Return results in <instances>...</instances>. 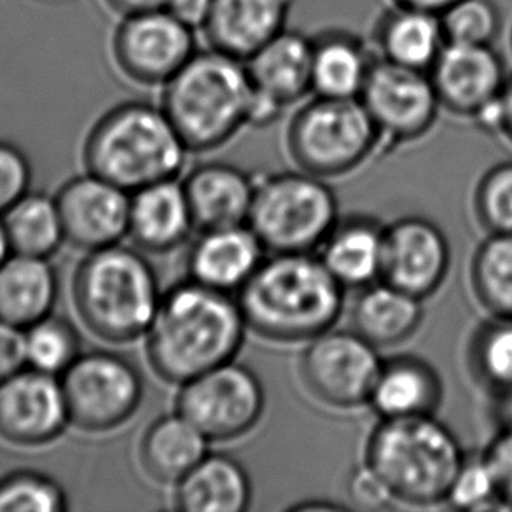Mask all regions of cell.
<instances>
[{"label":"cell","instance_id":"1","mask_svg":"<svg viewBox=\"0 0 512 512\" xmlns=\"http://www.w3.org/2000/svg\"><path fill=\"white\" fill-rule=\"evenodd\" d=\"M247 322L238 299L187 278L163 292L146 336L149 366L161 380L182 385L235 360Z\"/></svg>","mask_w":512,"mask_h":512},{"label":"cell","instance_id":"2","mask_svg":"<svg viewBox=\"0 0 512 512\" xmlns=\"http://www.w3.org/2000/svg\"><path fill=\"white\" fill-rule=\"evenodd\" d=\"M238 303L252 333L280 345L308 343L333 329L345 308V287L313 254L264 257Z\"/></svg>","mask_w":512,"mask_h":512},{"label":"cell","instance_id":"3","mask_svg":"<svg viewBox=\"0 0 512 512\" xmlns=\"http://www.w3.org/2000/svg\"><path fill=\"white\" fill-rule=\"evenodd\" d=\"M254 86L243 60L198 49L163 86L161 107L191 153L228 144L250 123Z\"/></svg>","mask_w":512,"mask_h":512},{"label":"cell","instance_id":"4","mask_svg":"<svg viewBox=\"0 0 512 512\" xmlns=\"http://www.w3.org/2000/svg\"><path fill=\"white\" fill-rule=\"evenodd\" d=\"M467 455L457 434L437 415L380 420L369 434L366 462L409 507L444 506Z\"/></svg>","mask_w":512,"mask_h":512},{"label":"cell","instance_id":"5","mask_svg":"<svg viewBox=\"0 0 512 512\" xmlns=\"http://www.w3.org/2000/svg\"><path fill=\"white\" fill-rule=\"evenodd\" d=\"M186 144L161 105L133 100L112 107L84 142L88 172L135 193L142 187L179 177Z\"/></svg>","mask_w":512,"mask_h":512},{"label":"cell","instance_id":"6","mask_svg":"<svg viewBox=\"0 0 512 512\" xmlns=\"http://www.w3.org/2000/svg\"><path fill=\"white\" fill-rule=\"evenodd\" d=\"M161 296L158 275L142 250L121 243L88 252L72 282L77 315L93 336L111 345L144 338Z\"/></svg>","mask_w":512,"mask_h":512},{"label":"cell","instance_id":"7","mask_svg":"<svg viewBox=\"0 0 512 512\" xmlns=\"http://www.w3.org/2000/svg\"><path fill=\"white\" fill-rule=\"evenodd\" d=\"M338 221V198L326 179L298 170L256 180L247 224L266 252L313 254Z\"/></svg>","mask_w":512,"mask_h":512},{"label":"cell","instance_id":"8","mask_svg":"<svg viewBox=\"0 0 512 512\" xmlns=\"http://www.w3.org/2000/svg\"><path fill=\"white\" fill-rule=\"evenodd\" d=\"M381 135L360 98L315 97L287 126L285 146L299 170L322 179L343 177L364 165Z\"/></svg>","mask_w":512,"mask_h":512},{"label":"cell","instance_id":"9","mask_svg":"<svg viewBox=\"0 0 512 512\" xmlns=\"http://www.w3.org/2000/svg\"><path fill=\"white\" fill-rule=\"evenodd\" d=\"M60 381L70 425L91 434L123 427L144 401L139 367L125 355L109 350L81 353Z\"/></svg>","mask_w":512,"mask_h":512},{"label":"cell","instance_id":"10","mask_svg":"<svg viewBox=\"0 0 512 512\" xmlns=\"http://www.w3.org/2000/svg\"><path fill=\"white\" fill-rule=\"evenodd\" d=\"M266 408L263 383L250 367L235 360L182 383L175 411L193 423L210 443L247 436Z\"/></svg>","mask_w":512,"mask_h":512},{"label":"cell","instance_id":"11","mask_svg":"<svg viewBox=\"0 0 512 512\" xmlns=\"http://www.w3.org/2000/svg\"><path fill=\"white\" fill-rule=\"evenodd\" d=\"M381 366L376 346L353 329L333 327L308 341L299 359V378L315 401L350 411L369 404Z\"/></svg>","mask_w":512,"mask_h":512},{"label":"cell","instance_id":"12","mask_svg":"<svg viewBox=\"0 0 512 512\" xmlns=\"http://www.w3.org/2000/svg\"><path fill=\"white\" fill-rule=\"evenodd\" d=\"M360 102L378 128L381 142L388 146L427 137L443 111L429 72L404 69L378 56L360 93Z\"/></svg>","mask_w":512,"mask_h":512},{"label":"cell","instance_id":"13","mask_svg":"<svg viewBox=\"0 0 512 512\" xmlns=\"http://www.w3.org/2000/svg\"><path fill=\"white\" fill-rule=\"evenodd\" d=\"M198 51L194 30L167 9L123 16L112 35V58L133 83L165 86Z\"/></svg>","mask_w":512,"mask_h":512},{"label":"cell","instance_id":"14","mask_svg":"<svg viewBox=\"0 0 512 512\" xmlns=\"http://www.w3.org/2000/svg\"><path fill=\"white\" fill-rule=\"evenodd\" d=\"M450 270V242L436 222L408 215L385 226L381 280L425 301L443 289Z\"/></svg>","mask_w":512,"mask_h":512},{"label":"cell","instance_id":"15","mask_svg":"<svg viewBox=\"0 0 512 512\" xmlns=\"http://www.w3.org/2000/svg\"><path fill=\"white\" fill-rule=\"evenodd\" d=\"M444 112L479 123L506 88V63L493 46L448 44L429 72Z\"/></svg>","mask_w":512,"mask_h":512},{"label":"cell","instance_id":"16","mask_svg":"<svg viewBox=\"0 0 512 512\" xmlns=\"http://www.w3.org/2000/svg\"><path fill=\"white\" fill-rule=\"evenodd\" d=\"M70 425L62 381L23 367L0 383V439L14 446H44Z\"/></svg>","mask_w":512,"mask_h":512},{"label":"cell","instance_id":"17","mask_svg":"<svg viewBox=\"0 0 512 512\" xmlns=\"http://www.w3.org/2000/svg\"><path fill=\"white\" fill-rule=\"evenodd\" d=\"M65 242L93 252L128 236L132 193L95 173L70 179L56 194Z\"/></svg>","mask_w":512,"mask_h":512},{"label":"cell","instance_id":"18","mask_svg":"<svg viewBox=\"0 0 512 512\" xmlns=\"http://www.w3.org/2000/svg\"><path fill=\"white\" fill-rule=\"evenodd\" d=\"M263 243L249 224L203 229L187 254L189 280L235 294L264 261Z\"/></svg>","mask_w":512,"mask_h":512},{"label":"cell","instance_id":"19","mask_svg":"<svg viewBox=\"0 0 512 512\" xmlns=\"http://www.w3.org/2000/svg\"><path fill=\"white\" fill-rule=\"evenodd\" d=\"M291 7L292 0H212L201 32L208 48L245 62L287 28Z\"/></svg>","mask_w":512,"mask_h":512},{"label":"cell","instance_id":"20","mask_svg":"<svg viewBox=\"0 0 512 512\" xmlns=\"http://www.w3.org/2000/svg\"><path fill=\"white\" fill-rule=\"evenodd\" d=\"M196 229L229 228L249 221L256 179L242 168L212 161L187 173L182 182Z\"/></svg>","mask_w":512,"mask_h":512},{"label":"cell","instance_id":"21","mask_svg":"<svg viewBox=\"0 0 512 512\" xmlns=\"http://www.w3.org/2000/svg\"><path fill=\"white\" fill-rule=\"evenodd\" d=\"M257 95L284 111L312 93V37L285 28L245 60Z\"/></svg>","mask_w":512,"mask_h":512},{"label":"cell","instance_id":"22","mask_svg":"<svg viewBox=\"0 0 512 512\" xmlns=\"http://www.w3.org/2000/svg\"><path fill=\"white\" fill-rule=\"evenodd\" d=\"M444 401V381L429 360L402 353L383 360L369 404L380 420L437 415Z\"/></svg>","mask_w":512,"mask_h":512},{"label":"cell","instance_id":"23","mask_svg":"<svg viewBox=\"0 0 512 512\" xmlns=\"http://www.w3.org/2000/svg\"><path fill=\"white\" fill-rule=\"evenodd\" d=\"M194 226L184 187L163 180L132 193L128 238L142 252L168 254L186 242Z\"/></svg>","mask_w":512,"mask_h":512},{"label":"cell","instance_id":"24","mask_svg":"<svg viewBox=\"0 0 512 512\" xmlns=\"http://www.w3.org/2000/svg\"><path fill=\"white\" fill-rule=\"evenodd\" d=\"M444 46L443 23L436 13L392 4L374 23V55L404 69L430 72Z\"/></svg>","mask_w":512,"mask_h":512},{"label":"cell","instance_id":"25","mask_svg":"<svg viewBox=\"0 0 512 512\" xmlns=\"http://www.w3.org/2000/svg\"><path fill=\"white\" fill-rule=\"evenodd\" d=\"M383 245L385 226L373 217L353 215L336 222L319 257L345 291H360L381 280Z\"/></svg>","mask_w":512,"mask_h":512},{"label":"cell","instance_id":"26","mask_svg":"<svg viewBox=\"0 0 512 512\" xmlns=\"http://www.w3.org/2000/svg\"><path fill=\"white\" fill-rule=\"evenodd\" d=\"M376 60L360 35L329 28L312 37V93L315 97L360 98Z\"/></svg>","mask_w":512,"mask_h":512},{"label":"cell","instance_id":"27","mask_svg":"<svg viewBox=\"0 0 512 512\" xmlns=\"http://www.w3.org/2000/svg\"><path fill=\"white\" fill-rule=\"evenodd\" d=\"M252 502L249 474L238 460L210 453L173 485V507L182 512H243Z\"/></svg>","mask_w":512,"mask_h":512},{"label":"cell","instance_id":"28","mask_svg":"<svg viewBox=\"0 0 512 512\" xmlns=\"http://www.w3.org/2000/svg\"><path fill=\"white\" fill-rule=\"evenodd\" d=\"M425 319L422 299L385 280L360 289L352 308L353 331L378 350L411 340Z\"/></svg>","mask_w":512,"mask_h":512},{"label":"cell","instance_id":"29","mask_svg":"<svg viewBox=\"0 0 512 512\" xmlns=\"http://www.w3.org/2000/svg\"><path fill=\"white\" fill-rule=\"evenodd\" d=\"M58 291L48 259L7 256L0 264V322L25 331L53 313Z\"/></svg>","mask_w":512,"mask_h":512},{"label":"cell","instance_id":"30","mask_svg":"<svg viewBox=\"0 0 512 512\" xmlns=\"http://www.w3.org/2000/svg\"><path fill=\"white\" fill-rule=\"evenodd\" d=\"M207 437L180 413L154 420L140 439L139 460L149 478L177 485L208 453Z\"/></svg>","mask_w":512,"mask_h":512},{"label":"cell","instance_id":"31","mask_svg":"<svg viewBox=\"0 0 512 512\" xmlns=\"http://www.w3.org/2000/svg\"><path fill=\"white\" fill-rule=\"evenodd\" d=\"M465 369L472 383L490 397L512 390V319L488 317L465 343Z\"/></svg>","mask_w":512,"mask_h":512},{"label":"cell","instance_id":"32","mask_svg":"<svg viewBox=\"0 0 512 512\" xmlns=\"http://www.w3.org/2000/svg\"><path fill=\"white\" fill-rule=\"evenodd\" d=\"M7 245L18 256L49 259L65 242L56 200L27 193L2 214Z\"/></svg>","mask_w":512,"mask_h":512},{"label":"cell","instance_id":"33","mask_svg":"<svg viewBox=\"0 0 512 512\" xmlns=\"http://www.w3.org/2000/svg\"><path fill=\"white\" fill-rule=\"evenodd\" d=\"M469 287L488 317L512 319V235H485L476 245Z\"/></svg>","mask_w":512,"mask_h":512},{"label":"cell","instance_id":"34","mask_svg":"<svg viewBox=\"0 0 512 512\" xmlns=\"http://www.w3.org/2000/svg\"><path fill=\"white\" fill-rule=\"evenodd\" d=\"M23 343L27 366L58 378L81 355V338L76 327L53 313L27 327L23 331Z\"/></svg>","mask_w":512,"mask_h":512},{"label":"cell","instance_id":"35","mask_svg":"<svg viewBox=\"0 0 512 512\" xmlns=\"http://www.w3.org/2000/svg\"><path fill=\"white\" fill-rule=\"evenodd\" d=\"M472 214L485 235H512V160L500 161L479 177Z\"/></svg>","mask_w":512,"mask_h":512},{"label":"cell","instance_id":"36","mask_svg":"<svg viewBox=\"0 0 512 512\" xmlns=\"http://www.w3.org/2000/svg\"><path fill=\"white\" fill-rule=\"evenodd\" d=\"M439 16L448 44L493 46L502 30V14L493 0H458Z\"/></svg>","mask_w":512,"mask_h":512},{"label":"cell","instance_id":"37","mask_svg":"<svg viewBox=\"0 0 512 512\" xmlns=\"http://www.w3.org/2000/svg\"><path fill=\"white\" fill-rule=\"evenodd\" d=\"M67 495L55 479L20 471L0 479V512H63Z\"/></svg>","mask_w":512,"mask_h":512},{"label":"cell","instance_id":"38","mask_svg":"<svg viewBox=\"0 0 512 512\" xmlns=\"http://www.w3.org/2000/svg\"><path fill=\"white\" fill-rule=\"evenodd\" d=\"M444 506L457 511L500 509L492 472L488 469L481 450H467L464 464L455 476Z\"/></svg>","mask_w":512,"mask_h":512},{"label":"cell","instance_id":"39","mask_svg":"<svg viewBox=\"0 0 512 512\" xmlns=\"http://www.w3.org/2000/svg\"><path fill=\"white\" fill-rule=\"evenodd\" d=\"M30 163L18 147L0 142V215L30 189Z\"/></svg>","mask_w":512,"mask_h":512},{"label":"cell","instance_id":"40","mask_svg":"<svg viewBox=\"0 0 512 512\" xmlns=\"http://www.w3.org/2000/svg\"><path fill=\"white\" fill-rule=\"evenodd\" d=\"M481 453L492 472L500 509H512V429L499 427Z\"/></svg>","mask_w":512,"mask_h":512},{"label":"cell","instance_id":"41","mask_svg":"<svg viewBox=\"0 0 512 512\" xmlns=\"http://www.w3.org/2000/svg\"><path fill=\"white\" fill-rule=\"evenodd\" d=\"M348 493L350 499L364 509H381L394 502L387 485L366 462L352 472L348 481Z\"/></svg>","mask_w":512,"mask_h":512},{"label":"cell","instance_id":"42","mask_svg":"<svg viewBox=\"0 0 512 512\" xmlns=\"http://www.w3.org/2000/svg\"><path fill=\"white\" fill-rule=\"evenodd\" d=\"M25 366L23 331L0 322V383Z\"/></svg>","mask_w":512,"mask_h":512},{"label":"cell","instance_id":"43","mask_svg":"<svg viewBox=\"0 0 512 512\" xmlns=\"http://www.w3.org/2000/svg\"><path fill=\"white\" fill-rule=\"evenodd\" d=\"M486 132L499 135L512 146V76L507 79L506 88L492 111L478 123Z\"/></svg>","mask_w":512,"mask_h":512},{"label":"cell","instance_id":"44","mask_svg":"<svg viewBox=\"0 0 512 512\" xmlns=\"http://www.w3.org/2000/svg\"><path fill=\"white\" fill-rule=\"evenodd\" d=\"M165 9L173 18L196 32L205 27L212 9V0H167Z\"/></svg>","mask_w":512,"mask_h":512},{"label":"cell","instance_id":"45","mask_svg":"<svg viewBox=\"0 0 512 512\" xmlns=\"http://www.w3.org/2000/svg\"><path fill=\"white\" fill-rule=\"evenodd\" d=\"M105 4L121 16H132V14L165 9L167 0H105Z\"/></svg>","mask_w":512,"mask_h":512},{"label":"cell","instance_id":"46","mask_svg":"<svg viewBox=\"0 0 512 512\" xmlns=\"http://www.w3.org/2000/svg\"><path fill=\"white\" fill-rule=\"evenodd\" d=\"M493 418L497 427L512 429V390L507 394L492 399Z\"/></svg>","mask_w":512,"mask_h":512},{"label":"cell","instance_id":"47","mask_svg":"<svg viewBox=\"0 0 512 512\" xmlns=\"http://www.w3.org/2000/svg\"><path fill=\"white\" fill-rule=\"evenodd\" d=\"M458 0H392V4H399V6L416 7V9H423L429 13L441 14L453 6Z\"/></svg>","mask_w":512,"mask_h":512},{"label":"cell","instance_id":"48","mask_svg":"<svg viewBox=\"0 0 512 512\" xmlns=\"http://www.w3.org/2000/svg\"><path fill=\"white\" fill-rule=\"evenodd\" d=\"M9 245H7L6 231H4V222L0 217V264L6 261V257L9 256Z\"/></svg>","mask_w":512,"mask_h":512},{"label":"cell","instance_id":"49","mask_svg":"<svg viewBox=\"0 0 512 512\" xmlns=\"http://www.w3.org/2000/svg\"><path fill=\"white\" fill-rule=\"evenodd\" d=\"M511 49H512V32H511Z\"/></svg>","mask_w":512,"mask_h":512}]
</instances>
